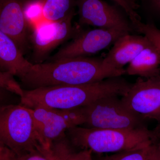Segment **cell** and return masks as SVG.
I'll return each mask as SVG.
<instances>
[{"label": "cell", "instance_id": "obj_1", "mask_svg": "<svg viewBox=\"0 0 160 160\" xmlns=\"http://www.w3.org/2000/svg\"><path fill=\"white\" fill-rule=\"evenodd\" d=\"M103 60L87 57L33 64L30 70L19 79L20 84L24 90H30L57 85L91 84L126 74L125 69L105 66Z\"/></svg>", "mask_w": 160, "mask_h": 160}, {"label": "cell", "instance_id": "obj_2", "mask_svg": "<svg viewBox=\"0 0 160 160\" xmlns=\"http://www.w3.org/2000/svg\"><path fill=\"white\" fill-rule=\"evenodd\" d=\"M131 83L122 76L81 85H57L24 90L20 104L30 109L43 107L68 109L84 107L101 98L123 96Z\"/></svg>", "mask_w": 160, "mask_h": 160}, {"label": "cell", "instance_id": "obj_3", "mask_svg": "<svg viewBox=\"0 0 160 160\" xmlns=\"http://www.w3.org/2000/svg\"><path fill=\"white\" fill-rule=\"evenodd\" d=\"M160 129L146 127L132 129H97L79 126L68 129L67 138L73 147L97 153L119 152L151 144Z\"/></svg>", "mask_w": 160, "mask_h": 160}, {"label": "cell", "instance_id": "obj_4", "mask_svg": "<svg viewBox=\"0 0 160 160\" xmlns=\"http://www.w3.org/2000/svg\"><path fill=\"white\" fill-rule=\"evenodd\" d=\"M0 142L18 157L41 146L29 108L20 103L0 106Z\"/></svg>", "mask_w": 160, "mask_h": 160}, {"label": "cell", "instance_id": "obj_5", "mask_svg": "<svg viewBox=\"0 0 160 160\" xmlns=\"http://www.w3.org/2000/svg\"><path fill=\"white\" fill-rule=\"evenodd\" d=\"M87 128L132 129L146 127L143 119L124 106L118 96L105 97L84 106Z\"/></svg>", "mask_w": 160, "mask_h": 160}, {"label": "cell", "instance_id": "obj_6", "mask_svg": "<svg viewBox=\"0 0 160 160\" xmlns=\"http://www.w3.org/2000/svg\"><path fill=\"white\" fill-rule=\"evenodd\" d=\"M29 109L39 142L46 149H50L52 143L65 136L68 129L84 125L86 122L83 107L68 109Z\"/></svg>", "mask_w": 160, "mask_h": 160}, {"label": "cell", "instance_id": "obj_7", "mask_svg": "<svg viewBox=\"0 0 160 160\" xmlns=\"http://www.w3.org/2000/svg\"><path fill=\"white\" fill-rule=\"evenodd\" d=\"M73 17L72 16L57 22H42L34 25L31 40L35 64L42 62L57 47L79 33L82 29L72 24Z\"/></svg>", "mask_w": 160, "mask_h": 160}, {"label": "cell", "instance_id": "obj_8", "mask_svg": "<svg viewBox=\"0 0 160 160\" xmlns=\"http://www.w3.org/2000/svg\"><path fill=\"white\" fill-rule=\"evenodd\" d=\"M77 7L81 25L117 29L129 33L134 30L127 15L118 5L104 0H77Z\"/></svg>", "mask_w": 160, "mask_h": 160}, {"label": "cell", "instance_id": "obj_9", "mask_svg": "<svg viewBox=\"0 0 160 160\" xmlns=\"http://www.w3.org/2000/svg\"><path fill=\"white\" fill-rule=\"evenodd\" d=\"M129 33L115 29L81 30L69 42L49 59L54 62L65 59L87 57L113 45L121 37Z\"/></svg>", "mask_w": 160, "mask_h": 160}, {"label": "cell", "instance_id": "obj_10", "mask_svg": "<svg viewBox=\"0 0 160 160\" xmlns=\"http://www.w3.org/2000/svg\"><path fill=\"white\" fill-rule=\"evenodd\" d=\"M121 100L132 112L144 120H155L160 128V75L139 77Z\"/></svg>", "mask_w": 160, "mask_h": 160}, {"label": "cell", "instance_id": "obj_11", "mask_svg": "<svg viewBox=\"0 0 160 160\" xmlns=\"http://www.w3.org/2000/svg\"><path fill=\"white\" fill-rule=\"evenodd\" d=\"M28 1L0 0V30L14 41L23 54L29 47Z\"/></svg>", "mask_w": 160, "mask_h": 160}, {"label": "cell", "instance_id": "obj_12", "mask_svg": "<svg viewBox=\"0 0 160 160\" xmlns=\"http://www.w3.org/2000/svg\"><path fill=\"white\" fill-rule=\"evenodd\" d=\"M152 42L144 35H125L114 43L106 57L103 58L104 65L109 68L122 69Z\"/></svg>", "mask_w": 160, "mask_h": 160}, {"label": "cell", "instance_id": "obj_13", "mask_svg": "<svg viewBox=\"0 0 160 160\" xmlns=\"http://www.w3.org/2000/svg\"><path fill=\"white\" fill-rule=\"evenodd\" d=\"M33 65L24 58L14 41L0 30V68L3 71L19 79Z\"/></svg>", "mask_w": 160, "mask_h": 160}, {"label": "cell", "instance_id": "obj_14", "mask_svg": "<svg viewBox=\"0 0 160 160\" xmlns=\"http://www.w3.org/2000/svg\"><path fill=\"white\" fill-rule=\"evenodd\" d=\"M126 74L149 78L160 75V53L152 44L138 55L129 64Z\"/></svg>", "mask_w": 160, "mask_h": 160}, {"label": "cell", "instance_id": "obj_15", "mask_svg": "<svg viewBox=\"0 0 160 160\" xmlns=\"http://www.w3.org/2000/svg\"><path fill=\"white\" fill-rule=\"evenodd\" d=\"M42 22H55L76 14L77 0H38Z\"/></svg>", "mask_w": 160, "mask_h": 160}, {"label": "cell", "instance_id": "obj_16", "mask_svg": "<svg viewBox=\"0 0 160 160\" xmlns=\"http://www.w3.org/2000/svg\"><path fill=\"white\" fill-rule=\"evenodd\" d=\"M50 150L57 160H94L92 152L88 149L74 151L66 135L52 144Z\"/></svg>", "mask_w": 160, "mask_h": 160}, {"label": "cell", "instance_id": "obj_17", "mask_svg": "<svg viewBox=\"0 0 160 160\" xmlns=\"http://www.w3.org/2000/svg\"><path fill=\"white\" fill-rule=\"evenodd\" d=\"M151 144L116 152L111 155L106 156L102 160H147Z\"/></svg>", "mask_w": 160, "mask_h": 160}, {"label": "cell", "instance_id": "obj_18", "mask_svg": "<svg viewBox=\"0 0 160 160\" xmlns=\"http://www.w3.org/2000/svg\"><path fill=\"white\" fill-rule=\"evenodd\" d=\"M134 30L145 36L157 48L160 53V29L151 23H144L139 21L132 24Z\"/></svg>", "mask_w": 160, "mask_h": 160}, {"label": "cell", "instance_id": "obj_19", "mask_svg": "<svg viewBox=\"0 0 160 160\" xmlns=\"http://www.w3.org/2000/svg\"><path fill=\"white\" fill-rule=\"evenodd\" d=\"M0 86L22 97L24 89L20 83L14 78V77L6 72L0 71Z\"/></svg>", "mask_w": 160, "mask_h": 160}, {"label": "cell", "instance_id": "obj_20", "mask_svg": "<svg viewBox=\"0 0 160 160\" xmlns=\"http://www.w3.org/2000/svg\"><path fill=\"white\" fill-rule=\"evenodd\" d=\"M19 160H57L50 149H46L40 146L18 157Z\"/></svg>", "mask_w": 160, "mask_h": 160}, {"label": "cell", "instance_id": "obj_21", "mask_svg": "<svg viewBox=\"0 0 160 160\" xmlns=\"http://www.w3.org/2000/svg\"><path fill=\"white\" fill-rule=\"evenodd\" d=\"M125 11L132 22H134L140 19V16L136 12L138 7L137 4L129 0H111Z\"/></svg>", "mask_w": 160, "mask_h": 160}, {"label": "cell", "instance_id": "obj_22", "mask_svg": "<svg viewBox=\"0 0 160 160\" xmlns=\"http://www.w3.org/2000/svg\"><path fill=\"white\" fill-rule=\"evenodd\" d=\"M147 160H160V135L150 145Z\"/></svg>", "mask_w": 160, "mask_h": 160}, {"label": "cell", "instance_id": "obj_23", "mask_svg": "<svg viewBox=\"0 0 160 160\" xmlns=\"http://www.w3.org/2000/svg\"><path fill=\"white\" fill-rule=\"evenodd\" d=\"M0 160H19L17 154L0 142Z\"/></svg>", "mask_w": 160, "mask_h": 160}, {"label": "cell", "instance_id": "obj_24", "mask_svg": "<svg viewBox=\"0 0 160 160\" xmlns=\"http://www.w3.org/2000/svg\"><path fill=\"white\" fill-rule=\"evenodd\" d=\"M15 96H18L0 86V106L6 104H14L12 102V100Z\"/></svg>", "mask_w": 160, "mask_h": 160}, {"label": "cell", "instance_id": "obj_25", "mask_svg": "<svg viewBox=\"0 0 160 160\" xmlns=\"http://www.w3.org/2000/svg\"><path fill=\"white\" fill-rule=\"evenodd\" d=\"M152 7L160 13V0H151Z\"/></svg>", "mask_w": 160, "mask_h": 160}, {"label": "cell", "instance_id": "obj_26", "mask_svg": "<svg viewBox=\"0 0 160 160\" xmlns=\"http://www.w3.org/2000/svg\"><path fill=\"white\" fill-rule=\"evenodd\" d=\"M129 1H131L132 2L137 4V1H138V0H129ZM141 1H144V0H141Z\"/></svg>", "mask_w": 160, "mask_h": 160}]
</instances>
